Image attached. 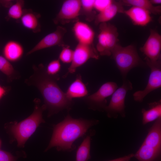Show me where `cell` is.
Here are the masks:
<instances>
[{
	"label": "cell",
	"mask_w": 161,
	"mask_h": 161,
	"mask_svg": "<svg viewBox=\"0 0 161 161\" xmlns=\"http://www.w3.org/2000/svg\"><path fill=\"white\" fill-rule=\"evenodd\" d=\"M4 89L0 86V99L2 97L5 93Z\"/></svg>",
	"instance_id": "cell-33"
},
{
	"label": "cell",
	"mask_w": 161,
	"mask_h": 161,
	"mask_svg": "<svg viewBox=\"0 0 161 161\" xmlns=\"http://www.w3.org/2000/svg\"><path fill=\"white\" fill-rule=\"evenodd\" d=\"M46 108L36 104L33 113L28 117L11 127V131L17 142L18 146H23L27 140L35 131L40 123L44 122L42 112Z\"/></svg>",
	"instance_id": "cell-4"
},
{
	"label": "cell",
	"mask_w": 161,
	"mask_h": 161,
	"mask_svg": "<svg viewBox=\"0 0 161 161\" xmlns=\"http://www.w3.org/2000/svg\"><path fill=\"white\" fill-rule=\"evenodd\" d=\"M160 151L143 143L134 154V157L138 161H154L160 156Z\"/></svg>",
	"instance_id": "cell-20"
},
{
	"label": "cell",
	"mask_w": 161,
	"mask_h": 161,
	"mask_svg": "<svg viewBox=\"0 0 161 161\" xmlns=\"http://www.w3.org/2000/svg\"><path fill=\"white\" fill-rule=\"evenodd\" d=\"M151 2L153 5L154 4H160L161 3V0H150Z\"/></svg>",
	"instance_id": "cell-32"
},
{
	"label": "cell",
	"mask_w": 161,
	"mask_h": 161,
	"mask_svg": "<svg viewBox=\"0 0 161 161\" xmlns=\"http://www.w3.org/2000/svg\"><path fill=\"white\" fill-rule=\"evenodd\" d=\"M149 109L143 108L141 110L142 124L145 125L161 117V100L150 103Z\"/></svg>",
	"instance_id": "cell-18"
},
{
	"label": "cell",
	"mask_w": 161,
	"mask_h": 161,
	"mask_svg": "<svg viewBox=\"0 0 161 161\" xmlns=\"http://www.w3.org/2000/svg\"><path fill=\"white\" fill-rule=\"evenodd\" d=\"M0 71L10 76L13 74L14 70L12 64L5 58L0 55Z\"/></svg>",
	"instance_id": "cell-27"
},
{
	"label": "cell",
	"mask_w": 161,
	"mask_h": 161,
	"mask_svg": "<svg viewBox=\"0 0 161 161\" xmlns=\"http://www.w3.org/2000/svg\"><path fill=\"white\" fill-rule=\"evenodd\" d=\"M88 94L86 87L82 80L80 75L70 84L65 93L67 98L72 100L73 98H80L87 96Z\"/></svg>",
	"instance_id": "cell-17"
},
{
	"label": "cell",
	"mask_w": 161,
	"mask_h": 161,
	"mask_svg": "<svg viewBox=\"0 0 161 161\" xmlns=\"http://www.w3.org/2000/svg\"><path fill=\"white\" fill-rule=\"evenodd\" d=\"M123 5L136 6L149 11L151 13L159 15L161 13V6H155L148 0H120Z\"/></svg>",
	"instance_id": "cell-21"
},
{
	"label": "cell",
	"mask_w": 161,
	"mask_h": 161,
	"mask_svg": "<svg viewBox=\"0 0 161 161\" xmlns=\"http://www.w3.org/2000/svg\"><path fill=\"white\" fill-rule=\"evenodd\" d=\"M111 56L119 70L123 80L126 78L127 74L132 69L145 66L139 56L136 47L133 45L123 47L118 44Z\"/></svg>",
	"instance_id": "cell-3"
},
{
	"label": "cell",
	"mask_w": 161,
	"mask_h": 161,
	"mask_svg": "<svg viewBox=\"0 0 161 161\" xmlns=\"http://www.w3.org/2000/svg\"><path fill=\"white\" fill-rule=\"evenodd\" d=\"M111 0H96L95 1L94 8L96 10L100 12L106 9L113 2Z\"/></svg>",
	"instance_id": "cell-29"
},
{
	"label": "cell",
	"mask_w": 161,
	"mask_h": 161,
	"mask_svg": "<svg viewBox=\"0 0 161 161\" xmlns=\"http://www.w3.org/2000/svg\"><path fill=\"white\" fill-rule=\"evenodd\" d=\"M145 59L146 64L151 69V73L145 88L143 90L135 92L133 94L134 100L139 102H142L148 94L161 86V60L152 61Z\"/></svg>",
	"instance_id": "cell-7"
},
{
	"label": "cell",
	"mask_w": 161,
	"mask_h": 161,
	"mask_svg": "<svg viewBox=\"0 0 161 161\" xmlns=\"http://www.w3.org/2000/svg\"><path fill=\"white\" fill-rule=\"evenodd\" d=\"M120 1H113L112 2L103 10L96 15L95 19L96 25L107 22L113 19L117 13H123L125 10Z\"/></svg>",
	"instance_id": "cell-15"
},
{
	"label": "cell",
	"mask_w": 161,
	"mask_h": 161,
	"mask_svg": "<svg viewBox=\"0 0 161 161\" xmlns=\"http://www.w3.org/2000/svg\"><path fill=\"white\" fill-rule=\"evenodd\" d=\"M67 30L64 27L58 26L56 29L43 38L27 54L30 55L36 51L58 45L63 47L66 45L63 41L64 35Z\"/></svg>",
	"instance_id": "cell-12"
},
{
	"label": "cell",
	"mask_w": 161,
	"mask_h": 161,
	"mask_svg": "<svg viewBox=\"0 0 161 161\" xmlns=\"http://www.w3.org/2000/svg\"><path fill=\"white\" fill-rule=\"evenodd\" d=\"M99 54L93 44L78 43L73 51L71 65L68 69V73H74L77 68L86 63L89 59H98Z\"/></svg>",
	"instance_id": "cell-8"
},
{
	"label": "cell",
	"mask_w": 161,
	"mask_h": 161,
	"mask_svg": "<svg viewBox=\"0 0 161 161\" xmlns=\"http://www.w3.org/2000/svg\"><path fill=\"white\" fill-rule=\"evenodd\" d=\"M97 120L75 119L68 115L54 127L52 137L46 150L54 147L59 151H71L75 148L74 142L88 130L98 123Z\"/></svg>",
	"instance_id": "cell-1"
},
{
	"label": "cell",
	"mask_w": 161,
	"mask_h": 161,
	"mask_svg": "<svg viewBox=\"0 0 161 161\" xmlns=\"http://www.w3.org/2000/svg\"><path fill=\"white\" fill-rule=\"evenodd\" d=\"M91 135L86 136L77 151L75 161H88L90 159Z\"/></svg>",
	"instance_id": "cell-22"
},
{
	"label": "cell",
	"mask_w": 161,
	"mask_h": 161,
	"mask_svg": "<svg viewBox=\"0 0 161 161\" xmlns=\"http://www.w3.org/2000/svg\"><path fill=\"white\" fill-rule=\"evenodd\" d=\"M73 30L78 43L89 45L93 44L95 32L88 24L78 21L74 24Z\"/></svg>",
	"instance_id": "cell-13"
},
{
	"label": "cell",
	"mask_w": 161,
	"mask_h": 161,
	"mask_svg": "<svg viewBox=\"0 0 161 161\" xmlns=\"http://www.w3.org/2000/svg\"><path fill=\"white\" fill-rule=\"evenodd\" d=\"M94 0H81V8L80 15L85 16L86 21H91L94 20L96 15V12L94 10Z\"/></svg>",
	"instance_id": "cell-23"
},
{
	"label": "cell",
	"mask_w": 161,
	"mask_h": 161,
	"mask_svg": "<svg viewBox=\"0 0 161 161\" xmlns=\"http://www.w3.org/2000/svg\"><path fill=\"white\" fill-rule=\"evenodd\" d=\"M33 85L39 89L47 107L52 113L69 108L72 100H69L59 87L53 76L46 71L34 73L30 78Z\"/></svg>",
	"instance_id": "cell-2"
},
{
	"label": "cell",
	"mask_w": 161,
	"mask_h": 161,
	"mask_svg": "<svg viewBox=\"0 0 161 161\" xmlns=\"http://www.w3.org/2000/svg\"><path fill=\"white\" fill-rule=\"evenodd\" d=\"M61 65L58 60H55L50 62L48 64L46 70L49 75L53 76L57 73L61 69Z\"/></svg>",
	"instance_id": "cell-28"
},
{
	"label": "cell",
	"mask_w": 161,
	"mask_h": 161,
	"mask_svg": "<svg viewBox=\"0 0 161 161\" xmlns=\"http://www.w3.org/2000/svg\"><path fill=\"white\" fill-rule=\"evenodd\" d=\"M23 51V47L21 44L16 41H11L6 44L3 52L5 58L8 60L15 61L21 57Z\"/></svg>",
	"instance_id": "cell-19"
},
{
	"label": "cell",
	"mask_w": 161,
	"mask_h": 161,
	"mask_svg": "<svg viewBox=\"0 0 161 161\" xmlns=\"http://www.w3.org/2000/svg\"><path fill=\"white\" fill-rule=\"evenodd\" d=\"M23 1H18L11 5L8 10V16L11 18L15 19L21 18L23 15Z\"/></svg>",
	"instance_id": "cell-25"
},
{
	"label": "cell",
	"mask_w": 161,
	"mask_h": 161,
	"mask_svg": "<svg viewBox=\"0 0 161 161\" xmlns=\"http://www.w3.org/2000/svg\"><path fill=\"white\" fill-rule=\"evenodd\" d=\"M21 18L23 25L28 29L35 31L39 26L38 18L33 13H25Z\"/></svg>",
	"instance_id": "cell-24"
},
{
	"label": "cell",
	"mask_w": 161,
	"mask_h": 161,
	"mask_svg": "<svg viewBox=\"0 0 161 161\" xmlns=\"http://www.w3.org/2000/svg\"><path fill=\"white\" fill-rule=\"evenodd\" d=\"M81 0H67L64 1L53 21L56 24H65L78 21L80 15Z\"/></svg>",
	"instance_id": "cell-9"
},
{
	"label": "cell",
	"mask_w": 161,
	"mask_h": 161,
	"mask_svg": "<svg viewBox=\"0 0 161 161\" xmlns=\"http://www.w3.org/2000/svg\"><path fill=\"white\" fill-rule=\"evenodd\" d=\"M62 48L59 55V59L65 64L71 63L73 58V51L67 45L62 47Z\"/></svg>",
	"instance_id": "cell-26"
},
{
	"label": "cell",
	"mask_w": 161,
	"mask_h": 161,
	"mask_svg": "<svg viewBox=\"0 0 161 161\" xmlns=\"http://www.w3.org/2000/svg\"><path fill=\"white\" fill-rule=\"evenodd\" d=\"M99 28L96 49L100 55L110 56L118 44L117 28L114 25L107 22L100 24Z\"/></svg>",
	"instance_id": "cell-5"
},
{
	"label": "cell",
	"mask_w": 161,
	"mask_h": 161,
	"mask_svg": "<svg viewBox=\"0 0 161 161\" xmlns=\"http://www.w3.org/2000/svg\"><path fill=\"white\" fill-rule=\"evenodd\" d=\"M140 50L145 59L155 61L161 60V35L155 30H150L149 35Z\"/></svg>",
	"instance_id": "cell-11"
},
{
	"label": "cell",
	"mask_w": 161,
	"mask_h": 161,
	"mask_svg": "<svg viewBox=\"0 0 161 161\" xmlns=\"http://www.w3.org/2000/svg\"><path fill=\"white\" fill-rule=\"evenodd\" d=\"M117 88L116 83L107 82L103 84L97 92L88 96L87 99L93 109L104 111L107 106L106 98L112 95Z\"/></svg>",
	"instance_id": "cell-10"
},
{
	"label": "cell",
	"mask_w": 161,
	"mask_h": 161,
	"mask_svg": "<svg viewBox=\"0 0 161 161\" xmlns=\"http://www.w3.org/2000/svg\"><path fill=\"white\" fill-rule=\"evenodd\" d=\"M15 161V158L10 153L0 150V161Z\"/></svg>",
	"instance_id": "cell-30"
},
{
	"label": "cell",
	"mask_w": 161,
	"mask_h": 161,
	"mask_svg": "<svg viewBox=\"0 0 161 161\" xmlns=\"http://www.w3.org/2000/svg\"><path fill=\"white\" fill-rule=\"evenodd\" d=\"M132 88V84L130 81L127 78L123 80L122 85L112 94L109 104L104 109L108 117L116 118L119 116L125 117V98L128 91Z\"/></svg>",
	"instance_id": "cell-6"
},
{
	"label": "cell",
	"mask_w": 161,
	"mask_h": 161,
	"mask_svg": "<svg viewBox=\"0 0 161 161\" xmlns=\"http://www.w3.org/2000/svg\"><path fill=\"white\" fill-rule=\"evenodd\" d=\"M134 157V154L131 153L123 157H119L108 161H129L131 158Z\"/></svg>",
	"instance_id": "cell-31"
},
{
	"label": "cell",
	"mask_w": 161,
	"mask_h": 161,
	"mask_svg": "<svg viewBox=\"0 0 161 161\" xmlns=\"http://www.w3.org/2000/svg\"><path fill=\"white\" fill-rule=\"evenodd\" d=\"M143 143L161 151V117L155 121L150 129Z\"/></svg>",
	"instance_id": "cell-16"
},
{
	"label": "cell",
	"mask_w": 161,
	"mask_h": 161,
	"mask_svg": "<svg viewBox=\"0 0 161 161\" xmlns=\"http://www.w3.org/2000/svg\"><path fill=\"white\" fill-rule=\"evenodd\" d=\"M125 14L136 25L144 26L147 25L152 20L151 13L147 10L136 6H132L124 10Z\"/></svg>",
	"instance_id": "cell-14"
}]
</instances>
